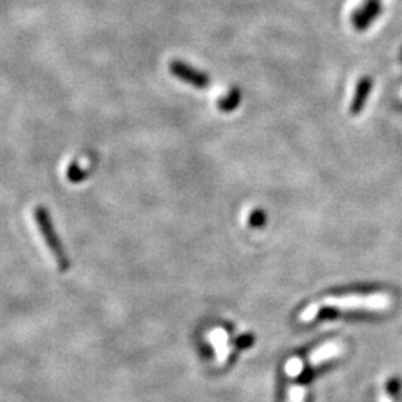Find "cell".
I'll return each mask as SVG.
<instances>
[{
    "instance_id": "1",
    "label": "cell",
    "mask_w": 402,
    "mask_h": 402,
    "mask_svg": "<svg viewBox=\"0 0 402 402\" xmlns=\"http://www.w3.org/2000/svg\"><path fill=\"white\" fill-rule=\"evenodd\" d=\"M391 304L389 296L384 294H369V295H340V296H326L323 306L352 310V308H368V310H381Z\"/></svg>"
},
{
    "instance_id": "2",
    "label": "cell",
    "mask_w": 402,
    "mask_h": 402,
    "mask_svg": "<svg viewBox=\"0 0 402 402\" xmlns=\"http://www.w3.org/2000/svg\"><path fill=\"white\" fill-rule=\"evenodd\" d=\"M35 219H36V223H38V227H39V231L45 237V243H47V246L50 247L51 253H52L55 261H57L58 268L62 272H66L67 268H69V259L66 257V253H65L62 245H60L58 237H57V234H55V231H54V228L51 225L48 212L45 211L43 207H36Z\"/></svg>"
},
{
    "instance_id": "3",
    "label": "cell",
    "mask_w": 402,
    "mask_h": 402,
    "mask_svg": "<svg viewBox=\"0 0 402 402\" xmlns=\"http://www.w3.org/2000/svg\"><path fill=\"white\" fill-rule=\"evenodd\" d=\"M169 69L173 77L189 84L194 88L206 89L211 86V77H208L207 73L181 62V60H173V62H170Z\"/></svg>"
},
{
    "instance_id": "4",
    "label": "cell",
    "mask_w": 402,
    "mask_h": 402,
    "mask_svg": "<svg viewBox=\"0 0 402 402\" xmlns=\"http://www.w3.org/2000/svg\"><path fill=\"white\" fill-rule=\"evenodd\" d=\"M381 12V5L379 0H367L365 5L359 9H356L352 15V23L356 30H367L371 23L374 21Z\"/></svg>"
},
{
    "instance_id": "5",
    "label": "cell",
    "mask_w": 402,
    "mask_h": 402,
    "mask_svg": "<svg viewBox=\"0 0 402 402\" xmlns=\"http://www.w3.org/2000/svg\"><path fill=\"white\" fill-rule=\"evenodd\" d=\"M345 353V346L340 341H328L318 349L313 350L308 354V365L310 367H318L326 361L333 359L335 356H340Z\"/></svg>"
},
{
    "instance_id": "6",
    "label": "cell",
    "mask_w": 402,
    "mask_h": 402,
    "mask_svg": "<svg viewBox=\"0 0 402 402\" xmlns=\"http://www.w3.org/2000/svg\"><path fill=\"white\" fill-rule=\"evenodd\" d=\"M228 333L223 328H215L211 333L207 334V340L212 342V346L216 352V359L219 365H223L227 362L230 356V346H228Z\"/></svg>"
},
{
    "instance_id": "7",
    "label": "cell",
    "mask_w": 402,
    "mask_h": 402,
    "mask_svg": "<svg viewBox=\"0 0 402 402\" xmlns=\"http://www.w3.org/2000/svg\"><path fill=\"white\" fill-rule=\"evenodd\" d=\"M371 86H372V81L367 77L357 82L354 97L350 103V113L352 115H357L364 109L365 103L368 100V96H369V91H371Z\"/></svg>"
},
{
    "instance_id": "8",
    "label": "cell",
    "mask_w": 402,
    "mask_h": 402,
    "mask_svg": "<svg viewBox=\"0 0 402 402\" xmlns=\"http://www.w3.org/2000/svg\"><path fill=\"white\" fill-rule=\"evenodd\" d=\"M240 103H242V91L237 86H233L231 89H228V93L225 96L218 100L216 106L220 112L230 113V112L235 111Z\"/></svg>"
},
{
    "instance_id": "9",
    "label": "cell",
    "mask_w": 402,
    "mask_h": 402,
    "mask_svg": "<svg viewBox=\"0 0 402 402\" xmlns=\"http://www.w3.org/2000/svg\"><path fill=\"white\" fill-rule=\"evenodd\" d=\"M304 369V362L301 357H291V359L285 364V372L286 376L291 379L298 377Z\"/></svg>"
},
{
    "instance_id": "10",
    "label": "cell",
    "mask_w": 402,
    "mask_h": 402,
    "mask_svg": "<svg viewBox=\"0 0 402 402\" xmlns=\"http://www.w3.org/2000/svg\"><path fill=\"white\" fill-rule=\"evenodd\" d=\"M306 387L303 384H292L288 389V402H304Z\"/></svg>"
},
{
    "instance_id": "11",
    "label": "cell",
    "mask_w": 402,
    "mask_h": 402,
    "mask_svg": "<svg viewBox=\"0 0 402 402\" xmlns=\"http://www.w3.org/2000/svg\"><path fill=\"white\" fill-rule=\"evenodd\" d=\"M319 308L320 306L318 303H313L310 306H307L301 313H300V316H298V319H300V322L306 323V322H310L315 319L318 315H319Z\"/></svg>"
},
{
    "instance_id": "12",
    "label": "cell",
    "mask_w": 402,
    "mask_h": 402,
    "mask_svg": "<svg viewBox=\"0 0 402 402\" xmlns=\"http://www.w3.org/2000/svg\"><path fill=\"white\" fill-rule=\"evenodd\" d=\"M264 220H265V218H264L262 212H255V213H253V215H252V219H250L252 225H257V227L262 225Z\"/></svg>"
},
{
    "instance_id": "13",
    "label": "cell",
    "mask_w": 402,
    "mask_h": 402,
    "mask_svg": "<svg viewBox=\"0 0 402 402\" xmlns=\"http://www.w3.org/2000/svg\"><path fill=\"white\" fill-rule=\"evenodd\" d=\"M252 341H253V338L250 335L242 337L240 340H238V346H240V347H249L252 345Z\"/></svg>"
},
{
    "instance_id": "14",
    "label": "cell",
    "mask_w": 402,
    "mask_h": 402,
    "mask_svg": "<svg viewBox=\"0 0 402 402\" xmlns=\"http://www.w3.org/2000/svg\"><path fill=\"white\" fill-rule=\"evenodd\" d=\"M387 387H389V391H391L392 393H396V392L399 391L401 386H399V381H398V380H391V381H389V386H387Z\"/></svg>"
}]
</instances>
